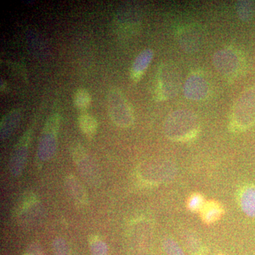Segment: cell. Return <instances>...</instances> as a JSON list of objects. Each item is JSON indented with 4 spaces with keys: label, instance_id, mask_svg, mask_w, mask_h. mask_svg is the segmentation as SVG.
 <instances>
[{
    "label": "cell",
    "instance_id": "1",
    "mask_svg": "<svg viewBox=\"0 0 255 255\" xmlns=\"http://www.w3.org/2000/svg\"><path fill=\"white\" fill-rule=\"evenodd\" d=\"M199 130V122L194 113L186 110L172 112L166 119L164 132L169 140L187 141L194 138Z\"/></svg>",
    "mask_w": 255,
    "mask_h": 255
},
{
    "label": "cell",
    "instance_id": "2",
    "mask_svg": "<svg viewBox=\"0 0 255 255\" xmlns=\"http://www.w3.org/2000/svg\"><path fill=\"white\" fill-rule=\"evenodd\" d=\"M177 168L169 162H150L140 164L137 168L139 179L149 184L169 182L175 177Z\"/></svg>",
    "mask_w": 255,
    "mask_h": 255
},
{
    "label": "cell",
    "instance_id": "3",
    "mask_svg": "<svg viewBox=\"0 0 255 255\" xmlns=\"http://www.w3.org/2000/svg\"><path fill=\"white\" fill-rule=\"evenodd\" d=\"M108 110L111 119L119 127L127 128L133 123L131 108L127 99L118 89L111 90L108 94Z\"/></svg>",
    "mask_w": 255,
    "mask_h": 255
},
{
    "label": "cell",
    "instance_id": "4",
    "mask_svg": "<svg viewBox=\"0 0 255 255\" xmlns=\"http://www.w3.org/2000/svg\"><path fill=\"white\" fill-rule=\"evenodd\" d=\"M255 122V90H249L241 96L233 111L232 124L236 130L251 127Z\"/></svg>",
    "mask_w": 255,
    "mask_h": 255
},
{
    "label": "cell",
    "instance_id": "5",
    "mask_svg": "<svg viewBox=\"0 0 255 255\" xmlns=\"http://www.w3.org/2000/svg\"><path fill=\"white\" fill-rule=\"evenodd\" d=\"M71 154L77 168L84 179L92 186H98L101 181L100 170L83 146L75 144L72 146Z\"/></svg>",
    "mask_w": 255,
    "mask_h": 255
},
{
    "label": "cell",
    "instance_id": "6",
    "mask_svg": "<svg viewBox=\"0 0 255 255\" xmlns=\"http://www.w3.org/2000/svg\"><path fill=\"white\" fill-rule=\"evenodd\" d=\"M59 126L60 116L58 114L50 116L45 124L38 147V156L41 160H48L54 155Z\"/></svg>",
    "mask_w": 255,
    "mask_h": 255
},
{
    "label": "cell",
    "instance_id": "7",
    "mask_svg": "<svg viewBox=\"0 0 255 255\" xmlns=\"http://www.w3.org/2000/svg\"><path fill=\"white\" fill-rule=\"evenodd\" d=\"M157 81V98L166 100L177 95L180 85V77L173 65L169 64L162 65L159 70Z\"/></svg>",
    "mask_w": 255,
    "mask_h": 255
},
{
    "label": "cell",
    "instance_id": "8",
    "mask_svg": "<svg viewBox=\"0 0 255 255\" xmlns=\"http://www.w3.org/2000/svg\"><path fill=\"white\" fill-rule=\"evenodd\" d=\"M31 137L29 130L25 132L13 151L9 162V170L14 177H17L23 172L27 159L28 144Z\"/></svg>",
    "mask_w": 255,
    "mask_h": 255
},
{
    "label": "cell",
    "instance_id": "9",
    "mask_svg": "<svg viewBox=\"0 0 255 255\" xmlns=\"http://www.w3.org/2000/svg\"><path fill=\"white\" fill-rule=\"evenodd\" d=\"M215 66L224 75L235 73L239 66L237 55L231 50H223L218 52L214 56Z\"/></svg>",
    "mask_w": 255,
    "mask_h": 255
},
{
    "label": "cell",
    "instance_id": "10",
    "mask_svg": "<svg viewBox=\"0 0 255 255\" xmlns=\"http://www.w3.org/2000/svg\"><path fill=\"white\" fill-rule=\"evenodd\" d=\"M199 215L204 224L211 226L222 219L225 215V207L220 201L210 199L206 201Z\"/></svg>",
    "mask_w": 255,
    "mask_h": 255
},
{
    "label": "cell",
    "instance_id": "11",
    "mask_svg": "<svg viewBox=\"0 0 255 255\" xmlns=\"http://www.w3.org/2000/svg\"><path fill=\"white\" fill-rule=\"evenodd\" d=\"M65 187L73 200L80 205H85L89 201L88 194L80 179L73 174H68L65 179Z\"/></svg>",
    "mask_w": 255,
    "mask_h": 255
},
{
    "label": "cell",
    "instance_id": "12",
    "mask_svg": "<svg viewBox=\"0 0 255 255\" xmlns=\"http://www.w3.org/2000/svg\"><path fill=\"white\" fill-rule=\"evenodd\" d=\"M208 85L200 76H191L188 79L184 86V95L192 100L204 98L208 93Z\"/></svg>",
    "mask_w": 255,
    "mask_h": 255
},
{
    "label": "cell",
    "instance_id": "13",
    "mask_svg": "<svg viewBox=\"0 0 255 255\" xmlns=\"http://www.w3.org/2000/svg\"><path fill=\"white\" fill-rule=\"evenodd\" d=\"M21 110L15 109L4 115L0 124V137L1 140L9 138L18 127L21 121Z\"/></svg>",
    "mask_w": 255,
    "mask_h": 255
},
{
    "label": "cell",
    "instance_id": "14",
    "mask_svg": "<svg viewBox=\"0 0 255 255\" xmlns=\"http://www.w3.org/2000/svg\"><path fill=\"white\" fill-rule=\"evenodd\" d=\"M153 58V51L151 49H145L140 53L132 64L130 76L134 81L140 80L144 73L149 66Z\"/></svg>",
    "mask_w": 255,
    "mask_h": 255
},
{
    "label": "cell",
    "instance_id": "15",
    "mask_svg": "<svg viewBox=\"0 0 255 255\" xmlns=\"http://www.w3.org/2000/svg\"><path fill=\"white\" fill-rule=\"evenodd\" d=\"M241 210L248 217L255 218V185L246 186L239 196Z\"/></svg>",
    "mask_w": 255,
    "mask_h": 255
},
{
    "label": "cell",
    "instance_id": "16",
    "mask_svg": "<svg viewBox=\"0 0 255 255\" xmlns=\"http://www.w3.org/2000/svg\"><path fill=\"white\" fill-rule=\"evenodd\" d=\"M78 124L84 134L93 137L98 128L97 119L88 114H83L78 118Z\"/></svg>",
    "mask_w": 255,
    "mask_h": 255
},
{
    "label": "cell",
    "instance_id": "17",
    "mask_svg": "<svg viewBox=\"0 0 255 255\" xmlns=\"http://www.w3.org/2000/svg\"><path fill=\"white\" fill-rule=\"evenodd\" d=\"M204 194L195 191L189 194L186 201V208L189 212L199 214L206 202Z\"/></svg>",
    "mask_w": 255,
    "mask_h": 255
},
{
    "label": "cell",
    "instance_id": "18",
    "mask_svg": "<svg viewBox=\"0 0 255 255\" xmlns=\"http://www.w3.org/2000/svg\"><path fill=\"white\" fill-rule=\"evenodd\" d=\"M184 243L187 249L192 255H204L205 248L202 242L195 235H187L184 238Z\"/></svg>",
    "mask_w": 255,
    "mask_h": 255
},
{
    "label": "cell",
    "instance_id": "19",
    "mask_svg": "<svg viewBox=\"0 0 255 255\" xmlns=\"http://www.w3.org/2000/svg\"><path fill=\"white\" fill-rule=\"evenodd\" d=\"M91 100L90 93L84 88L78 89L74 95V104L78 110H87L91 105Z\"/></svg>",
    "mask_w": 255,
    "mask_h": 255
},
{
    "label": "cell",
    "instance_id": "20",
    "mask_svg": "<svg viewBox=\"0 0 255 255\" xmlns=\"http://www.w3.org/2000/svg\"><path fill=\"white\" fill-rule=\"evenodd\" d=\"M238 16L243 21H249L255 13V4L251 1H240L237 2Z\"/></svg>",
    "mask_w": 255,
    "mask_h": 255
},
{
    "label": "cell",
    "instance_id": "21",
    "mask_svg": "<svg viewBox=\"0 0 255 255\" xmlns=\"http://www.w3.org/2000/svg\"><path fill=\"white\" fill-rule=\"evenodd\" d=\"M164 253L167 255H185L177 242L172 238H166L162 243Z\"/></svg>",
    "mask_w": 255,
    "mask_h": 255
},
{
    "label": "cell",
    "instance_id": "22",
    "mask_svg": "<svg viewBox=\"0 0 255 255\" xmlns=\"http://www.w3.org/2000/svg\"><path fill=\"white\" fill-rule=\"evenodd\" d=\"M90 250L92 255H107V246L100 238H92L90 241Z\"/></svg>",
    "mask_w": 255,
    "mask_h": 255
},
{
    "label": "cell",
    "instance_id": "23",
    "mask_svg": "<svg viewBox=\"0 0 255 255\" xmlns=\"http://www.w3.org/2000/svg\"><path fill=\"white\" fill-rule=\"evenodd\" d=\"M55 255H71L66 242L62 238H56L53 243Z\"/></svg>",
    "mask_w": 255,
    "mask_h": 255
},
{
    "label": "cell",
    "instance_id": "24",
    "mask_svg": "<svg viewBox=\"0 0 255 255\" xmlns=\"http://www.w3.org/2000/svg\"><path fill=\"white\" fill-rule=\"evenodd\" d=\"M25 255H43V253L39 246L32 244L30 247H28Z\"/></svg>",
    "mask_w": 255,
    "mask_h": 255
},
{
    "label": "cell",
    "instance_id": "25",
    "mask_svg": "<svg viewBox=\"0 0 255 255\" xmlns=\"http://www.w3.org/2000/svg\"><path fill=\"white\" fill-rule=\"evenodd\" d=\"M6 83L4 81V80H2V79L1 80V90H3V91H4L5 90H6Z\"/></svg>",
    "mask_w": 255,
    "mask_h": 255
},
{
    "label": "cell",
    "instance_id": "26",
    "mask_svg": "<svg viewBox=\"0 0 255 255\" xmlns=\"http://www.w3.org/2000/svg\"></svg>",
    "mask_w": 255,
    "mask_h": 255
}]
</instances>
